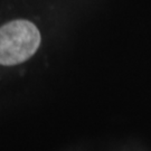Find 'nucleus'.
I'll use <instances>...</instances> for the list:
<instances>
[{"mask_svg": "<svg viewBox=\"0 0 151 151\" xmlns=\"http://www.w3.org/2000/svg\"><path fill=\"white\" fill-rule=\"evenodd\" d=\"M40 44V34L27 20H15L0 28V64L16 65L28 60Z\"/></svg>", "mask_w": 151, "mask_h": 151, "instance_id": "obj_1", "label": "nucleus"}]
</instances>
